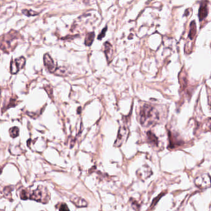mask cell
<instances>
[{
  "label": "cell",
  "mask_w": 211,
  "mask_h": 211,
  "mask_svg": "<svg viewBox=\"0 0 211 211\" xmlns=\"http://www.w3.org/2000/svg\"><path fill=\"white\" fill-rule=\"evenodd\" d=\"M159 119V114L157 109L149 104L143 106L140 112V123L144 126L156 124Z\"/></svg>",
  "instance_id": "obj_1"
},
{
  "label": "cell",
  "mask_w": 211,
  "mask_h": 211,
  "mask_svg": "<svg viewBox=\"0 0 211 211\" xmlns=\"http://www.w3.org/2000/svg\"><path fill=\"white\" fill-rule=\"evenodd\" d=\"M45 190L46 188H44L42 186H39L36 190L33 191L31 193V194H30L29 198L34 199L37 201L46 202L45 201H48L46 198H48V197L47 195V191H45Z\"/></svg>",
  "instance_id": "obj_2"
},
{
  "label": "cell",
  "mask_w": 211,
  "mask_h": 211,
  "mask_svg": "<svg viewBox=\"0 0 211 211\" xmlns=\"http://www.w3.org/2000/svg\"><path fill=\"white\" fill-rule=\"evenodd\" d=\"M25 64V59L20 57L11 61L10 64V72L12 74H17L20 69L24 68Z\"/></svg>",
  "instance_id": "obj_3"
},
{
  "label": "cell",
  "mask_w": 211,
  "mask_h": 211,
  "mask_svg": "<svg viewBox=\"0 0 211 211\" xmlns=\"http://www.w3.org/2000/svg\"><path fill=\"white\" fill-rule=\"evenodd\" d=\"M129 135V130L128 128L124 126H122L118 130V133L117 135L116 139L115 142V146L119 147L122 144L126 142Z\"/></svg>",
  "instance_id": "obj_4"
},
{
  "label": "cell",
  "mask_w": 211,
  "mask_h": 211,
  "mask_svg": "<svg viewBox=\"0 0 211 211\" xmlns=\"http://www.w3.org/2000/svg\"><path fill=\"white\" fill-rule=\"evenodd\" d=\"M44 65L47 69L51 73H55L58 67L56 65L54 61L48 54H45L44 56Z\"/></svg>",
  "instance_id": "obj_5"
},
{
  "label": "cell",
  "mask_w": 211,
  "mask_h": 211,
  "mask_svg": "<svg viewBox=\"0 0 211 211\" xmlns=\"http://www.w3.org/2000/svg\"><path fill=\"white\" fill-rule=\"evenodd\" d=\"M209 176L206 174L201 176L197 178L195 180L196 185L198 186L199 188H206L207 186H210V180Z\"/></svg>",
  "instance_id": "obj_6"
},
{
  "label": "cell",
  "mask_w": 211,
  "mask_h": 211,
  "mask_svg": "<svg viewBox=\"0 0 211 211\" xmlns=\"http://www.w3.org/2000/svg\"><path fill=\"white\" fill-rule=\"evenodd\" d=\"M208 14V1L207 0H203L201 2L199 9V13H198V16L199 20L201 21L203 19H204Z\"/></svg>",
  "instance_id": "obj_7"
},
{
  "label": "cell",
  "mask_w": 211,
  "mask_h": 211,
  "mask_svg": "<svg viewBox=\"0 0 211 211\" xmlns=\"http://www.w3.org/2000/svg\"><path fill=\"white\" fill-rule=\"evenodd\" d=\"M104 46V53L105 54V56H106L107 60L108 61V63H110L112 59V56H113V48H112V46L108 42L105 43Z\"/></svg>",
  "instance_id": "obj_8"
},
{
  "label": "cell",
  "mask_w": 211,
  "mask_h": 211,
  "mask_svg": "<svg viewBox=\"0 0 211 211\" xmlns=\"http://www.w3.org/2000/svg\"><path fill=\"white\" fill-rule=\"evenodd\" d=\"M95 38V33L94 32H90L87 34L86 37L85 39V45L86 46H90L92 44Z\"/></svg>",
  "instance_id": "obj_9"
},
{
  "label": "cell",
  "mask_w": 211,
  "mask_h": 211,
  "mask_svg": "<svg viewBox=\"0 0 211 211\" xmlns=\"http://www.w3.org/2000/svg\"><path fill=\"white\" fill-rule=\"evenodd\" d=\"M196 25L194 21H193L190 24V30H189V38L191 40L193 39L196 35Z\"/></svg>",
  "instance_id": "obj_10"
},
{
  "label": "cell",
  "mask_w": 211,
  "mask_h": 211,
  "mask_svg": "<svg viewBox=\"0 0 211 211\" xmlns=\"http://www.w3.org/2000/svg\"><path fill=\"white\" fill-rule=\"evenodd\" d=\"M78 200L79 201H77L76 198H74L73 201V202L77 206H78V207H85L87 205V204L86 202V201L85 200H84L82 198H78Z\"/></svg>",
  "instance_id": "obj_11"
},
{
  "label": "cell",
  "mask_w": 211,
  "mask_h": 211,
  "mask_svg": "<svg viewBox=\"0 0 211 211\" xmlns=\"http://www.w3.org/2000/svg\"><path fill=\"white\" fill-rule=\"evenodd\" d=\"M9 135L12 138H16L19 134V129L17 126H13L9 129Z\"/></svg>",
  "instance_id": "obj_12"
},
{
  "label": "cell",
  "mask_w": 211,
  "mask_h": 211,
  "mask_svg": "<svg viewBox=\"0 0 211 211\" xmlns=\"http://www.w3.org/2000/svg\"><path fill=\"white\" fill-rule=\"evenodd\" d=\"M147 136H148L149 140L153 144L156 145H158V138L156 136H155L154 133H152L151 132H147Z\"/></svg>",
  "instance_id": "obj_13"
},
{
  "label": "cell",
  "mask_w": 211,
  "mask_h": 211,
  "mask_svg": "<svg viewBox=\"0 0 211 211\" xmlns=\"http://www.w3.org/2000/svg\"><path fill=\"white\" fill-rule=\"evenodd\" d=\"M23 13L24 14V15L27 16H37L39 14V13L34 11L32 9L31 10H28V9H24L23 11Z\"/></svg>",
  "instance_id": "obj_14"
},
{
  "label": "cell",
  "mask_w": 211,
  "mask_h": 211,
  "mask_svg": "<svg viewBox=\"0 0 211 211\" xmlns=\"http://www.w3.org/2000/svg\"><path fill=\"white\" fill-rule=\"evenodd\" d=\"M107 30V27H105L104 29L102 30V32L100 33V34L98 35V40H101L102 38H103L105 37V33H106Z\"/></svg>",
  "instance_id": "obj_15"
},
{
  "label": "cell",
  "mask_w": 211,
  "mask_h": 211,
  "mask_svg": "<svg viewBox=\"0 0 211 211\" xmlns=\"http://www.w3.org/2000/svg\"><path fill=\"white\" fill-rule=\"evenodd\" d=\"M60 211H70V210H69L66 204H63L60 206Z\"/></svg>",
  "instance_id": "obj_16"
},
{
  "label": "cell",
  "mask_w": 211,
  "mask_h": 211,
  "mask_svg": "<svg viewBox=\"0 0 211 211\" xmlns=\"http://www.w3.org/2000/svg\"><path fill=\"white\" fill-rule=\"evenodd\" d=\"M48 88H49V90H48L46 87H45V89L47 90V92L48 93V95H49V96H53V91H52V90H50L51 89V87H48Z\"/></svg>",
  "instance_id": "obj_17"
}]
</instances>
